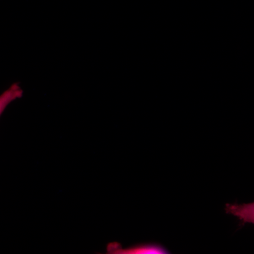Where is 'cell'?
Listing matches in <instances>:
<instances>
[{
	"mask_svg": "<svg viewBox=\"0 0 254 254\" xmlns=\"http://www.w3.org/2000/svg\"><path fill=\"white\" fill-rule=\"evenodd\" d=\"M225 211L227 213L237 217L242 224L250 223L254 225V202L243 204H227Z\"/></svg>",
	"mask_w": 254,
	"mask_h": 254,
	"instance_id": "obj_2",
	"label": "cell"
},
{
	"mask_svg": "<svg viewBox=\"0 0 254 254\" xmlns=\"http://www.w3.org/2000/svg\"><path fill=\"white\" fill-rule=\"evenodd\" d=\"M22 95V89L18 83H14L4 93H1L0 95V117L10 103L21 98Z\"/></svg>",
	"mask_w": 254,
	"mask_h": 254,
	"instance_id": "obj_3",
	"label": "cell"
},
{
	"mask_svg": "<svg viewBox=\"0 0 254 254\" xmlns=\"http://www.w3.org/2000/svg\"><path fill=\"white\" fill-rule=\"evenodd\" d=\"M108 252L111 254H169L168 250L158 244H145L130 247L128 249L121 248L120 246L112 244L108 246Z\"/></svg>",
	"mask_w": 254,
	"mask_h": 254,
	"instance_id": "obj_1",
	"label": "cell"
}]
</instances>
